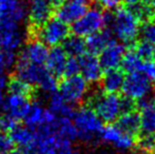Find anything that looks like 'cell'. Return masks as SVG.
Listing matches in <instances>:
<instances>
[{
    "instance_id": "1",
    "label": "cell",
    "mask_w": 155,
    "mask_h": 154,
    "mask_svg": "<svg viewBox=\"0 0 155 154\" xmlns=\"http://www.w3.org/2000/svg\"><path fill=\"white\" fill-rule=\"evenodd\" d=\"M70 35V29L67 23L62 22L55 16L41 25H28L25 38L39 40L48 47H55L62 43Z\"/></svg>"
},
{
    "instance_id": "2",
    "label": "cell",
    "mask_w": 155,
    "mask_h": 154,
    "mask_svg": "<svg viewBox=\"0 0 155 154\" xmlns=\"http://www.w3.org/2000/svg\"><path fill=\"white\" fill-rule=\"evenodd\" d=\"M108 27L121 42L130 43L138 36L140 20L137 18L132 8H119L112 14Z\"/></svg>"
},
{
    "instance_id": "3",
    "label": "cell",
    "mask_w": 155,
    "mask_h": 154,
    "mask_svg": "<svg viewBox=\"0 0 155 154\" xmlns=\"http://www.w3.org/2000/svg\"><path fill=\"white\" fill-rule=\"evenodd\" d=\"M72 121L76 129L77 138L82 142H92L96 136H99L101 131L102 120L89 106L81 107L74 112Z\"/></svg>"
},
{
    "instance_id": "4",
    "label": "cell",
    "mask_w": 155,
    "mask_h": 154,
    "mask_svg": "<svg viewBox=\"0 0 155 154\" xmlns=\"http://www.w3.org/2000/svg\"><path fill=\"white\" fill-rule=\"evenodd\" d=\"M89 101V107L104 123H113L123 114L121 97L117 93H94Z\"/></svg>"
},
{
    "instance_id": "5",
    "label": "cell",
    "mask_w": 155,
    "mask_h": 154,
    "mask_svg": "<svg viewBox=\"0 0 155 154\" xmlns=\"http://www.w3.org/2000/svg\"><path fill=\"white\" fill-rule=\"evenodd\" d=\"M59 94L72 106L82 103L89 92V84L81 75L64 77L58 84Z\"/></svg>"
},
{
    "instance_id": "6",
    "label": "cell",
    "mask_w": 155,
    "mask_h": 154,
    "mask_svg": "<svg viewBox=\"0 0 155 154\" xmlns=\"http://www.w3.org/2000/svg\"><path fill=\"white\" fill-rule=\"evenodd\" d=\"M104 27V13H102L98 8H92L87 10V12L79 19L72 23L71 30L74 35L88 37L91 34L102 30Z\"/></svg>"
},
{
    "instance_id": "7",
    "label": "cell",
    "mask_w": 155,
    "mask_h": 154,
    "mask_svg": "<svg viewBox=\"0 0 155 154\" xmlns=\"http://www.w3.org/2000/svg\"><path fill=\"white\" fill-rule=\"evenodd\" d=\"M49 73L51 72H49V70L43 64H33V62H29L17 57L16 62H15V71L13 74L16 75L27 84L38 89L40 82L45 79V77Z\"/></svg>"
},
{
    "instance_id": "8",
    "label": "cell",
    "mask_w": 155,
    "mask_h": 154,
    "mask_svg": "<svg viewBox=\"0 0 155 154\" xmlns=\"http://www.w3.org/2000/svg\"><path fill=\"white\" fill-rule=\"evenodd\" d=\"M121 91L124 96L132 100H138L148 97L151 92V81L141 72L130 73L124 77Z\"/></svg>"
},
{
    "instance_id": "9",
    "label": "cell",
    "mask_w": 155,
    "mask_h": 154,
    "mask_svg": "<svg viewBox=\"0 0 155 154\" xmlns=\"http://www.w3.org/2000/svg\"><path fill=\"white\" fill-rule=\"evenodd\" d=\"M0 49L15 51L22 44V34L17 22L0 17Z\"/></svg>"
},
{
    "instance_id": "10",
    "label": "cell",
    "mask_w": 155,
    "mask_h": 154,
    "mask_svg": "<svg viewBox=\"0 0 155 154\" xmlns=\"http://www.w3.org/2000/svg\"><path fill=\"white\" fill-rule=\"evenodd\" d=\"M99 137L104 142L110 143L120 150H129L136 145L134 136L124 133L116 125H112V123H109V125L102 127L99 133Z\"/></svg>"
},
{
    "instance_id": "11",
    "label": "cell",
    "mask_w": 155,
    "mask_h": 154,
    "mask_svg": "<svg viewBox=\"0 0 155 154\" xmlns=\"http://www.w3.org/2000/svg\"><path fill=\"white\" fill-rule=\"evenodd\" d=\"M91 2L92 0H65L64 3L55 11L54 15L62 22L72 25L87 12Z\"/></svg>"
},
{
    "instance_id": "12",
    "label": "cell",
    "mask_w": 155,
    "mask_h": 154,
    "mask_svg": "<svg viewBox=\"0 0 155 154\" xmlns=\"http://www.w3.org/2000/svg\"><path fill=\"white\" fill-rule=\"evenodd\" d=\"M126 53V47L124 43L117 41H111L98 55V60L104 70L118 69L121 64L123 57Z\"/></svg>"
},
{
    "instance_id": "13",
    "label": "cell",
    "mask_w": 155,
    "mask_h": 154,
    "mask_svg": "<svg viewBox=\"0 0 155 154\" xmlns=\"http://www.w3.org/2000/svg\"><path fill=\"white\" fill-rule=\"evenodd\" d=\"M80 66V73L88 84H96L100 81L104 74V69L100 66V62L96 55L93 54H82L78 58Z\"/></svg>"
},
{
    "instance_id": "14",
    "label": "cell",
    "mask_w": 155,
    "mask_h": 154,
    "mask_svg": "<svg viewBox=\"0 0 155 154\" xmlns=\"http://www.w3.org/2000/svg\"><path fill=\"white\" fill-rule=\"evenodd\" d=\"M31 99L21 95L10 94L2 103V110L4 114L13 117V118L20 120L23 119L25 113L28 112L31 105Z\"/></svg>"
},
{
    "instance_id": "15",
    "label": "cell",
    "mask_w": 155,
    "mask_h": 154,
    "mask_svg": "<svg viewBox=\"0 0 155 154\" xmlns=\"http://www.w3.org/2000/svg\"><path fill=\"white\" fill-rule=\"evenodd\" d=\"M54 8L47 0H30L28 5L29 25H41L54 16Z\"/></svg>"
},
{
    "instance_id": "16",
    "label": "cell",
    "mask_w": 155,
    "mask_h": 154,
    "mask_svg": "<svg viewBox=\"0 0 155 154\" xmlns=\"http://www.w3.org/2000/svg\"><path fill=\"white\" fill-rule=\"evenodd\" d=\"M136 108L140 110V131L143 134H155V107L148 97L135 101Z\"/></svg>"
},
{
    "instance_id": "17",
    "label": "cell",
    "mask_w": 155,
    "mask_h": 154,
    "mask_svg": "<svg viewBox=\"0 0 155 154\" xmlns=\"http://www.w3.org/2000/svg\"><path fill=\"white\" fill-rule=\"evenodd\" d=\"M48 47L41 41L35 39H28L25 45L21 50L18 58L37 64H43L48 56Z\"/></svg>"
},
{
    "instance_id": "18",
    "label": "cell",
    "mask_w": 155,
    "mask_h": 154,
    "mask_svg": "<svg viewBox=\"0 0 155 154\" xmlns=\"http://www.w3.org/2000/svg\"><path fill=\"white\" fill-rule=\"evenodd\" d=\"M28 14L27 4L20 0H0V17L19 23Z\"/></svg>"
},
{
    "instance_id": "19",
    "label": "cell",
    "mask_w": 155,
    "mask_h": 154,
    "mask_svg": "<svg viewBox=\"0 0 155 154\" xmlns=\"http://www.w3.org/2000/svg\"><path fill=\"white\" fill-rule=\"evenodd\" d=\"M68 55L62 49V47L55 45L48 52L47 59H45V68L57 78L61 77L67 64Z\"/></svg>"
},
{
    "instance_id": "20",
    "label": "cell",
    "mask_w": 155,
    "mask_h": 154,
    "mask_svg": "<svg viewBox=\"0 0 155 154\" xmlns=\"http://www.w3.org/2000/svg\"><path fill=\"white\" fill-rule=\"evenodd\" d=\"M112 35L110 29H102L96 33L91 34L84 40L86 50L89 51L90 54L98 55L112 41Z\"/></svg>"
},
{
    "instance_id": "21",
    "label": "cell",
    "mask_w": 155,
    "mask_h": 154,
    "mask_svg": "<svg viewBox=\"0 0 155 154\" xmlns=\"http://www.w3.org/2000/svg\"><path fill=\"white\" fill-rule=\"evenodd\" d=\"M8 136L13 144L18 146L19 148L32 146L36 139V133L34 129L28 126H21L19 123L8 132Z\"/></svg>"
},
{
    "instance_id": "22",
    "label": "cell",
    "mask_w": 155,
    "mask_h": 154,
    "mask_svg": "<svg viewBox=\"0 0 155 154\" xmlns=\"http://www.w3.org/2000/svg\"><path fill=\"white\" fill-rule=\"evenodd\" d=\"M6 88L10 94H16L21 95L30 98L31 100H35L37 97V92L38 89L36 87H33L31 84H27L25 81L21 80L16 75L12 73L11 76L8 78V82H6Z\"/></svg>"
},
{
    "instance_id": "23",
    "label": "cell",
    "mask_w": 155,
    "mask_h": 154,
    "mask_svg": "<svg viewBox=\"0 0 155 154\" xmlns=\"http://www.w3.org/2000/svg\"><path fill=\"white\" fill-rule=\"evenodd\" d=\"M101 89L106 93H117L121 91L124 81V72L118 69L106 70L101 76Z\"/></svg>"
},
{
    "instance_id": "24",
    "label": "cell",
    "mask_w": 155,
    "mask_h": 154,
    "mask_svg": "<svg viewBox=\"0 0 155 154\" xmlns=\"http://www.w3.org/2000/svg\"><path fill=\"white\" fill-rule=\"evenodd\" d=\"M116 120V126L124 133L135 137L140 132V117L139 113H137L135 110L123 113Z\"/></svg>"
},
{
    "instance_id": "25",
    "label": "cell",
    "mask_w": 155,
    "mask_h": 154,
    "mask_svg": "<svg viewBox=\"0 0 155 154\" xmlns=\"http://www.w3.org/2000/svg\"><path fill=\"white\" fill-rule=\"evenodd\" d=\"M49 110L60 117L71 118L74 114V108L56 91L49 95Z\"/></svg>"
},
{
    "instance_id": "26",
    "label": "cell",
    "mask_w": 155,
    "mask_h": 154,
    "mask_svg": "<svg viewBox=\"0 0 155 154\" xmlns=\"http://www.w3.org/2000/svg\"><path fill=\"white\" fill-rule=\"evenodd\" d=\"M62 49L67 55H70L71 57H79L87 51L84 38L74 34L71 36L69 35L62 41Z\"/></svg>"
},
{
    "instance_id": "27",
    "label": "cell",
    "mask_w": 155,
    "mask_h": 154,
    "mask_svg": "<svg viewBox=\"0 0 155 154\" xmlns=\"http://www.w3.org/2000/svg\"><path fill=\"white\" fill-rule=\"evenodd\" d=\"M143 59H141L137 53L134 50H130V51L124 53L123 60H121L120 66L123 67V70L127 73H135V72H140L141 66H143Z\"/></svg>"
},
{
    "instance_id": "28",
    "label": "cell",
    "mask_w": 155,
    "mask_h": 154,
    "mask_svg": "<svg viewBox=\"0 0 155 154\" xmlns=\"http://www.w3.org/2000/svg\"><path fill=\"white\" fill-rule=\"evenodd\" d=\"M134 51L141 59L155 60V45L147 42V41L141 40L137 42L134 48Z\"/></svg>"
},
{
    "instance_id": "29",
    "label": "cell",
    "mask_w": 155,
    "mask_h": 154,
    "mask_svg": "<svg viewBox=\"0 0 155 154\" xmlns=\"http://www.w3.org/2000/svg\"><path fill=\"white\" fill-rule=\"evenodd\" d=\"M17 55L14 51L0 49V73H5L15 66Z\"/></svg>"
},
{
    "instance_id": "30",
    "label": "cell",
    "mask_w": 155,
    "mask_h": 154,
    "mask_svg": "<svg viewBox=\"0 0 155 154\" xmlns=\"http://www.w3.org/2000/svg\"><path fill=\"white\" fill-rule=\"evenodd\" d=\"M143 40L155 45V22L153 21H145V25L139 30Z\"/></svg>"
},
{
    "instance_id": "31",
    "label": "cell",
    "mask_w": 155,
    "mask_h": 154,
    "mask_svg": "<svg viewBox=\"0 0 155 154\" xmlns=\"http://www.w3.org/2000/svg\"><path fill=\"white\" fill-rule=\"evenodd\" d=\"M136 144L138 145L139 149L143 153H153L155 150V135L154 134L152 135L143 134L138 139V142H136Z\"/></svg>"
},
{
    "instance_id": "32",
    "label": "cell",
    "mask_w": 155,
    "mask_h": 154,
    "mask_svg": "<svg viewBox=\"0 0 155 154\" xmlns=\"http://www.w3.org/2000/svg\"><path fill=\"white\" fill-rule=\"evenodd\" d=\"M80 72V66H79V60L77 57H71L67 59V64L64 67V71H63V75L64 77L74 76V75L79 74Z\"/></svg>"
},
{
    "instance_id": "33",
    "label": "cell",
    "mask_w": 155,
    "mask_h": 154,
    "mask_svg": "<svg viewBox=\"0 0 155 154\" xmlns=\"http://www.w3.org/2000/svg\"><path fill=\"white\" fill-rule=\"evenodd\" d=\"M19 123V120L13 118V117L2 114L0 115V132H10L16 125Z\"/></svg>"
},
{
    "instance_id": "34",
    "label": "cell",
    "mask_w": 155,
    "mask_h": 154,
    "mask_svg": "<svg viewBox=\"0 0 155 154\" xmlns=\"http://www.w3.org/2000/svg\"><path fill=\"white\" fill-rule=\"evenodd\" d=\"M140 72L151 82H155V60H146V61H143Z\"/></svg>"
},
{
    "instance_id": "35",
    "label": "cell",
    "mask_w": 155,
    "mask_h": 154,
    "mask_svg": "<svg viewBox=\"0 0 155 154\" xmlns=\"http://www.w3.org/2000/svg\"><path fill=\"white\" fill-rule=\"evenodd\" d=\"M14 149V144L11 140L10 136L4 132H0V154H10Z\"/></svg>"
},
{
    "instance_id": "36",
    "label": "cell",
    "mask_w": 155,
    "mask_h": 154,
    "mask_svg": "<svg viewBox=\"0 0 155 154\" xmlns=\"http://www.w3.org/2000/svg\"><path fill=\"white\" fill-rule=\"evenodd\" d=\"M119 1L120 0H96L98 5L107 11L116 8L119 4Z\"/></svg>"
},
{
    "instance_id": "37",
    "label": "cell",
    "mask_w": 155,
    "mask_h": 154,
    "mask_svg": "<svg viewBox=\"0 0 155 154\" xmlns=\"http://www.w3.org/2000/svg\"><path fill=\"white\" fill-rule=\"evenodd\" d=\"M56 154H78V153L72 149V146H68V147H63V148L59 149V150L56 152Z\"/></svg>"
},
{
    "instance_id": "38",
    "label": "cell",
    "mask_w": 155,
    "mask_h": 154,
    "mask_svg": "<svg viewBox=\"0 0 155 154\" xmlns=\"http://www.w3.org/2000/svg\"><path fill=\"white\" fill-rule=\"evenodd\" d=\"M49 2V4L54 8V11L57 10L59 6H61L63 3L65 2V0H47Z\"/></svg>"
},
{
    "instance_id": "39",
    "label": "cell",
    "mask_w": 155,
    "mask_h": 154,
    "mask_svg": "<svg viewBox=\"0 0 155 154\" xmlns=\"http://www.w3.org/2000/svg\"><path fill=\"white\" fill-rule=\"evenodd\" d=\"M124 1L126 2L127 4H129V5L134 6V5H137V4L143 3V2L146 1V0H124Z\"/></svg>"
},
{
    "instance_id": "40",
    "label": "cell",
    "mask_w": 155,
    "mask_h": 154,
    "mask_svg": "<svg viewBox=\"0 0 155 154\" xmlns=\"http://www.w3.org/2000/svg\"><path fill=\"white\" fill-rule=\"evenodd\" d=\"M147 4L152 8V10L155 11V0H148Z\"/></svg>"
},
{
    "instance_id": "41",
    "label": "cell",
    "mask_w": 155,
    "mask_h": 154,
    "mask_svg": "<svg viewBox=\"0 0 155 154\" xmlns=\"http://www.w3.org/2000/svg\"><path fill=\"white\" fill-rule=\"evenodd\" d=\"M3 94H2V91H0V108L2 107V103H3Z\"/></svg>"
},
{
    "instance_id": "42",
    "label": "cell",
    "mask_w": 155,
    "mask_h": 154,
    "mask_svg": "<svg viewBox=\"0 0 155 154\" xmlns=\"http://www.w3.org/2000/svg\"><path fill=\"white\" fill-rule=\"evenodd\" d=\"M152 103H153V105H154V107H155V91H154V95H153V101H152Z\"/></svg>"
},
{
    "instance_id": "43",
    "label": "cell",
    "mask_w": 155,
    "mask_h": 154,
    "mask_svg": "<svg viewBox=\"0 0 155 154\" xmlns=\"http://www.w3.org/2000/svg\"><path fill=\"white\" fill-rule=\"evenodd\" d=\"M154 152H155V150H154Z\"/></svg>"
}]
</instances>
